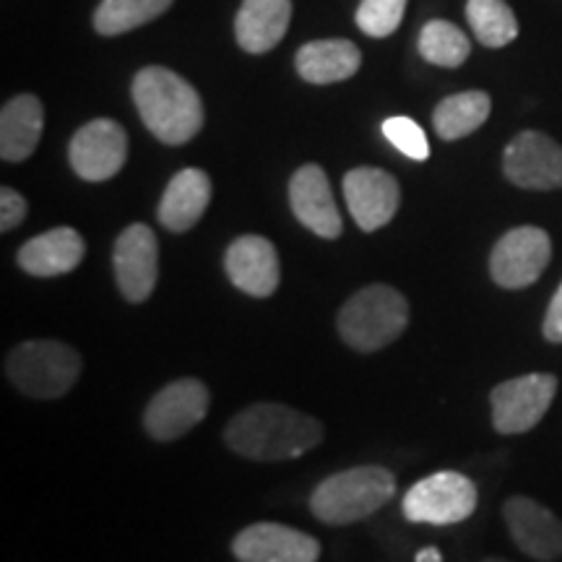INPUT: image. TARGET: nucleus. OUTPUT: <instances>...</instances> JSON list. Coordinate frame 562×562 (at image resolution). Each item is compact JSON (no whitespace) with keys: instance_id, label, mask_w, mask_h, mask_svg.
I'll use <instances>...</instances> for the list:
<instances>
[{"instance_id":"nucleus-3","label":"nucleus","mask_w":562,"mask_h":562,"mask_svg":"<svg viewBox=\"0 0 562 562\" xmlns=\"http://www.w3.org/2000/svg\"><path fill=\"white\" fill-rule=\"evenodd\" d=\"M396 495V476L385 467H355L323 480L311 495V510L321 524L349 526L381 510Z\"/></svg>"},{"instance_id":"nucleus-20","label":"nucleus","mask_w":562,"mask_h":562,"mask_svg":"<svg viewBox=\"0 0 562 562\" xmlns=\"http://www.w3.org/2000/svg\"><path fill=\"white\" fill-rule=\"evenodd\" d=\"M292 19V0H243L235 19V37L245 53H269L284 40Z\"/></svg>"},{"instance_id":"nucleus-22","label":"nucleus","mask_w":562,"mask_h":562,"mask_svg":"<svg viewBox=\"0 0 562 562\" xmlns=\"http://www.w3.org/2000/svg\"><path fill=\"white\" fill-rule=\"evenodd\" d=\"M294 66L302 81L323 87L351 79L362 66V55L349 40H315L300 47Z\"/></svg>"},{"instance_id":"nucleus-17","label":"nucleus","mask_w":562,"mask_h":562,"mask_svg":"<svg viewBox=\"0 0 562 562\" xmlns=\"http://www.w3.org/2000/svg\"><path fill=\"white\" fill-rule=\"evenodd\" d=\"M290 206L302 227L323 240H336L344 224L339 206H336L331 182L318 165H302L290 180Z\"/></svg>"},{"instance_id":"nucleus-31","label":"nucleus","mask_w":562,"mask_h":562,"mask_svg":"<svg viewBox=\"0 0 562 562\" xmlns=\"http://www.w3.org/2000/svg\"><path fill=\"white\" fill-rule=\"evenodd\" d=\"M414 562H442V554L438 547H422Z\"/></svg>"},{"instance_id":"nucleus-29","label":"nucleus","mask_w":562,"mask_h":562,"mask_svg":"<svg viewBox=\"0 0 562 562\" xmlns=\"http://www.w3.org/2000/svg\"><path fill=\"white\" fill-rule=\"evenodd\" d=\"M26 209L30 206H26L24 195L13 191V188H3V191H0V229H16L19 224L26 220Z\"/></svg>"},{"instance_id":"nucleus-1","label":"nucleus","mask_w":562,"mask_h":562,"mask_svg":"<svg viewBox=\"0 0 562 562\" xmlns=\"http://www.w3.org/2000/svg\"><path fill=\"white\" fill-rule=\"evenodd\" d=\"M323 440V425L292 406L261 402L229 419L224 442L250 461H292Z\"/></svg>"},{"instance_id":"nucleus-27","label":"nucleus","mask_w":562,"mask_h":562,"mask_svg":"<svg viewBox=\"0 0 562 562\" xmlns=\"http://www.w3.org/2000/svg\"><path fill=\"white\" fill-rule=\"evenodd\" d=\"M406 11V0H362L357 9V26L372 40L391 37L398 30Z\"/></svg>"},{"instance_id":"nucleus-23","label":"nucleus","mask_w":562,"mask_h":562,"mask_svg":"<svg viewBox=\"0 0 562 562\" xmlns=\"http://www.w3.org/2000/svg\"><path fill=\"white\" fill-rule=\"evenodd\" d=\"M492 112V100L487 91H459L446 97L432 112L435 133L442 140H459L472 136L487 123Z\"/></svg>"},{"instance_id":"nucleus-6","label":"nucleus","mask_w":562,"mask_h":562,"mask_svg":"<svg viewBox=\"0 0 562 562\" xmlns=\"http://www.w3.org/2000/svg\"><path fill=\"white\" fill-rule=\"evenodd\" d=\"M404 518L412 524L453 526L476 510V484L459 472L425 476L404 495Z\"/></svg>"},{"instance_id":"nucleus-19","label":"nucleus","mask_w":562,"mask_h":562,"mask_svg":"<svg viewBox=\"0 0 562 562\" xmlns=\"http://www.w3.org/2000/svg\"><path fill=\"white\" fill-rule=\"evenodd\" d=\"M211 201V178L203 170L188 167L180 170L175 178L167 182L165 195H161L157 216L161 227L175 232L193 229L201 222V216L206 214Z\"/></svg>"},{"instance_id":"nucleus-12","label":"nucleus","mask_w":562,"mask_h":562,"mask_svg":"<svg viewBox=\"0 0 562 562\" xmlns=\"http://www.w3.org/2000/svg\"><path fill=\"white\" fill-rule=\"evenodd\" d=\"M117 290L133 305L151 297L159 279V243L151 227L131 224L117 235L112 248Z\"/></svg>"},{"instance_id":"nucleus-25","label":"nucleus","mask_w":562,"mask_h":562,"mask_svg":"<svg viewBox=\"0 0 562 562\" xmlns=\"http://www.w3.org/2000/svg\"><path fill=\"white\" fill-rule=\"evenodd\" d=\"M419 55L440 68H459L472 55V42L451 21H427L419 32Z\"/></svg>"},{"instance_id":"nucleus-5","label":"nucleus","mask_w":562,"mask_h":562,"mask_svg":"<svg viewBox=\"0 0 562 562\" xmlns=\"http://www.w3.org/2000/svg\"><path fill=\"white\" fill-rule=\"evenodd\" d=\"M81 375V355L55 339L19 344L5 357V378L32 398H60Z\"/></svg>"},{"instance_id":"nucleus-11","label":"nucleus","mask_w":562,"mask_h":562,"mask_svg":"<svg viewBox=\"0 0 562 562\" xmlns=\"http://www.w3.org/2000/svg\"><path fill=\"white\" fill-rule=\"evenodd\" d=\"M503 172L524 191L562 188V146L539 131H524L505 146Z\"/></svg>"},{"instance_id":"nucleus-26","label":"nucleus","mask_w":562,"mask_h":562,"mask_svg":"<svg viewBox=\"0 0 562 562\" xmlns=\"http://www.w3.org/2000/svg\"><path fill=\"white\" fill-rule=\"evenodd\" d=\"M467 19L484 47H505L518 37V19L505 0H469Z\"/></svg>"},{"instance_id":"nucleus-4","label":"nucleus","mask_w":562,"mask_h":562,"mask_svg":"<svg viewBox=\"0 0 562 562\" xmlns=\"http://www.w3.org/2000/svg\"><path fill=\"white\" fill-rule=\"evenodd\" d=\"M409 326V302L389 284H370L344 302L336 328L344 344L357 351L389 347Z\"/></svg>"},{"instance_id":"nucleus-14","label":"nucleus","mask_w":562,"mask_h":562,"mask_svg":"<svg viewBox=\"0 0 562 562\" xmlns=\"http://www.w3.org/2000/svg\"><path fill=\"white\" fill-rule=\"evenodd\" d=\"M240 562H318L321 542L284 524H252L232 542Z\"/></svg>"},{"instance_id":"nucleus-10","label":"nucleus","mask_w":562,"mask_h":562,"mask_svg":"<svg viewBox=\"0 0 562 562\" xmlns=\"http://www.w3.org/2000/svg\"><path fill=\"white\" fill-rule=\"evenodd\" d=\"M128 159V136L123 125L97 117L76 131L68 146V161L81 180L104 182L115 178Z\"/></svg>"},{"instance_id":"nucleus-16","label":"nucleus","mask_w":562,"mask_h":562,"mask_svg":"<svg viewBox=\"0 0 562 562\" xmlns=\"http://www.w3.org/2000/svg\"><path fill=\"white\" fill-rule=\"evenodd\" d=\"M224 271L237 290L248 297L266 300L279 290L281 269L271 240L261 235H243L224 252Z\"/></svg>"},{"instance_id":"nucleus-21","label":"nucleus","mask_w":562,"mask_h":562,"mask_svg":"<svg viewBox=\"0 0 562 562\" xmlns=\"http://www.w3.org/2000/svg\"><path fill=\"white\" fill-rule=\"evenodd\" d=\"M45 128V108L34 94H19L0 112V157L24 161L37 149Z\"/></svg>"},{"instance_id":"nucleus-30","label":"nucleus","mask_w":562,"mask_h":562,"mask_svg":"<svg viewBox=\"0 0 562 562\" xmlns=\"http://www.w3.org/2000/svg\"><path fill=\"white\" fill-rule=\"evenodd\" d=\"M542 334L547 341L562 344V284L558 286V292H554V297L550 300V307H547Z\"/></svg>"},{"instance_id":"nucleus-24","label":"nucleus","mask_w":562,"mask_h":562,"mask_svg":"<svg viewBox=\"0 0 562 562\" xmlns=\"http://www.w3.org/2000/svg\"><path fill=\"white\" fill-rule=\"evenodd\" d=\"M172 5V0H102L94 13V30L115 37L149 24Z\"/></svg>"},{"instance_id":"nucleus-9","label":"nucleus","mask_w":562,"mask_h":562,"mask_svg":"<svg viewBox=\"0 0 562 562\" xmlns=\"http://www.w3.org/2000/svg\"><path fill=\"white\" fill-rule=\"evenodd\" d=\"M209 389L195 378H180L165 385L144 412V427L154 440L170 442L191 432L209 412Z\"/></svg>"},{"instance_id":"nucleus-15","label":"nucleus","mask_w":562,"mask_h":562,"mask_svg":"<svg viewBox=\"0 0 562 562\" xmlns=\"http://www.w3.org/2000/svg\"><path fill=\"white\" fill-rule=\"evenodd\" d=\"M508 533L518 550L539 562L562 558V521L542 503L516 495L503 505Z\"/></svg>"},{"instance_id":"nucleus-13","label":"nucleus","mask_w":562,"mask_h":562,"mask_svg":"<svg viewBox=\"0 0 562 562\" xmlns=\"http://www.w3.org/2000/svg\"><path fill=\"white\" fill-rule=\"evenodd\" d=\"M344 199L362 232H378L396 216L402 188L391 172L378 167H355L344 175Z\"/></svg>"},{"instance_id":"nucleus-8","label":"nucleus","mask_w":562,"mask_h":562,"mask_svg":"<svg viewBox=\"0 0 562 562\" xmlns=\"http://www.w3.org/2000/svg\"><path fill=\"white\" fill-rule=\"evenodd\" d=\"M552 258V240L539 227L505 232L490 256V277L503 290H526L542 277Z\"/></svg>"},{"instance_id":"nucleus-18","label":"nucleus","mask_w":562,"mask_h":562,"mask_svg":"<svg viewBox=\"0 0 562 562\" xmlns=\"http://www.w3.org/2000/svg\"><path fill=\"white\" fill-rule=\"evenodd\" d=\"M83 256H87V243L79 232L74 227H55L21 245L16 263L30 277L53 279L74 271Z\"/></svg>"},{"instance_id":"nucleus-7","label":"nucleus","mask_w":562,"mask_h":562,"mask_svg":"<svg viewBox=\"0 0 562 562\" xmlns=\"http://www.w3.org/2000/svg\"><path fill=\"white\" fill-rule=\"evenodd\" d=\"M558 378L550 372L510 378L492 391V425L501 435L529 432L542 422L554 402Z\"/></svg>"},{"instance_id":"nucleus-32","label":"nucleus","mask_w":562,"mask_h":562,"mask_svg":"<svg viewBox=\"0 0 562 562\" xmlns=\"http://www.w3.org/2000/svg\"><path fill=\"white\" fill-rule=\"evenodd\" d=\"M484 562H508V560H503V558H490V560H484Z\"/></svg>"},{"instance_id":"nucleus-2","label":"nucleus","mask_w":562,"mask_h":562,"mask_svg":"<svg viewBox=\"0 0 562 562\" xmlns=\"http://www.w3.org/2000/svg\"><path fill=\"white\" fill-rule=\"evenodd\" d=\"M131 94L140 121L161 144H188L203 128L199 91L170 68L149 66L138 70Z\"/></svg>"},{"instance_id":"nucleus-28","label":"nucleus","mask_w":562,"mask_h":562,"mask_svg":"<svg viewBox=\"0 0 562 562\" xmlns=\"http://www.w3.org/2000/svg\"><path fill=\"white\" fill-rule=\"evenodd\" d=\"M383 136L389 138L404 157H409L414 161L430 159V140H427L425 131H422L412 117H389V121L383 123Z\"/></svg>"}]
</instances>
